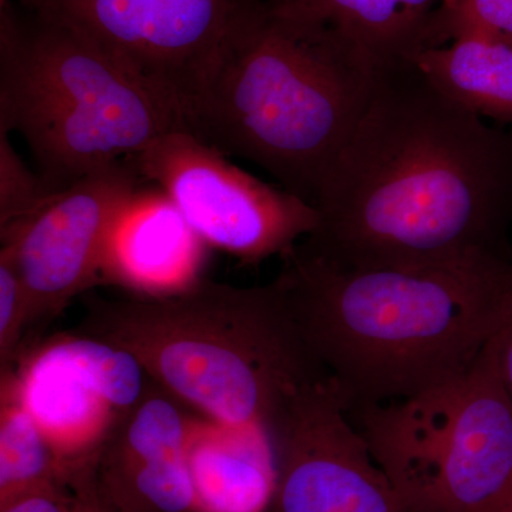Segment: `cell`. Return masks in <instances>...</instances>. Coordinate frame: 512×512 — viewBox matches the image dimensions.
I'll return each instance as SVG.
<instances>
[{"instance_id": "obj_17", "label": "cell", "mask_w": 512, "mask_h": 512, "mask_svg": "<svg viewBox=\"0 0 512 512\" xmlns=\"http://www.w3.org/2000/svg\"><path fill=\"white\" fill-rule=\"evenodd\" d=\"M47 343L117 413L133 407L146 393L150 377L127 350L80 333Z\"/></svg>"}, {"instance_id": "obj_12", "label": "cell", "mask_w": 512, "mask_h": 512, "mask_svg": "<svg viewBox=\"0 0 512 512\" xmlns=\"http://www.w3.org/2000/svg\"><path fill=\"white\" fill-rule=\"evenodd\" d=\"M207 248L163 190L140 187L111 228L101 282L144 298L175 295L204 281Z\"/></svg>"}, {"instance_id": "obj_15", "label": "cell", "mask_w": 512, "mask_h": 512, "mask_svg": "<svg viewBox=\"0 0 512 512\" xmlns=\"http://www.w3.org/2000/svg\"><path fill=\"white\" fill-rule=\"evenodd\" d=\"M448 99L481 119L512 124V46L464 37L410 59Z\"/></svg>"}, {"instance_id": "obj_20", "label": "cell", "mask_w": 512, "mask_h": 512, "mask_svg": "<svg viewBox=\"0 0 512 512\" xmlns=\"http://www.w3.org/2000/svg\"><path fill=\"white\" fill-rule=\"evenodd\" d=\"M50 194L40 175L18 156L9 133L0 131V228L28 215Z\"/></svg>"}, {"instance_id": "obj_4", "label": "cell", "mask_w": 512, "mask_h": 512, "mask_svg": "<svg viewBox=\"0 0 512 512\" xmlns=\"http://www.w3.org/2000/svg\"><path fill=\"white\" fill-rule=\"evenodd\" d=\"M76 333L131 353L157 386L212 423L271 433L289 404L330 379L272 281H201L161 298L84 299Z\"/></svg>"}, {"instance_id": "obj_21", "label": "cell", "mask_w": 512, "mask_h": 512, "mask_svg": "<svg viewBox=\"0 0 512 512\" xmlns=\"http://www.w3.org/2000/svg\"><path fill=\"white\" fill-rule=\"evenodd\" d=\"M29 303L25 286L8 256L0 252V365L10 372L28 333Z\"/></svg>"}, {"instance_id": "obj_16", "label": "cell", "mask_w": 512, "mask_h": 512, "mask_svg": "<svg viewBox=\"0 0 512 512\" xmlns=\"http://www.w3.org/2000/svg\"><path fill=\"white\" fill-rule=\"evenodd\" d=\"M64 463L29 410L2 387L0 503L56 476Z\"/></svg>"}, {"instance_id": "obj_18", "label": "cell", "mask_w": 512, "mask_h": 512, "mask_svg": "<svg viewBox=\"0 0 512 512\" xmlns=\"http://www.w3.org/2000/svg\"><path fill=\"white\" fill-rule=\"evenodd\" d=\"M464 37L512 46V0H441L424 30L423 49Z\"/></svg>"}, {"instance_id": "obj_25", "label": "cell", "mask_w": 512, "mask_h": 512, "mask_svg": "<svg viewBox=\"0 0 512 512\" xmlns=\"http://www.w3.org/2000/svg\"><path fill=\"white\" fill-rule=\"evenodd\" d=\"M33 2V0H25V3Z\"/></svg>"}, {"instance_id": "obj_5", "label": "cell", "mask_w": 512, "mask_h": 512, "mask_svg": "<svg viewBox=\"0 0 512 512\" xmlns=\"http://www.w3.org/2000/svg\"><path fill=\"white\" fill-rule=\"evenodd\" d=\"M35 12L0 8V131H18L49 192L128 160L173 131L177 113L94 40Z\"/></svg>"}, {"instance_id": "obj_14", "label": "cell", "mask_w": 512, "mask_h": 512, "mask_svg": "<svg viewBox=\"0 0 512 512\" xmlns=\"http://www.w3.org/2000/svg\"><path fill=\"white\" fill-rule=\"evenodd\" d=\"M352 43L377 67L409 62L441 0H266Z\"/></svg>"}, {"instance_id": "obj_6", "label": "cell", "mask_w": 512, "mask_h": 512, "mask_svg": "<svg viewBox=\"0 0 512 512\" xmlns=\"http://www.w3.org/2000/svg\"><path fill=\"white\" fill-rule=\"evenodd\" d=\"M409 512H497L512 490V402L495 336L464 375L349 410Z\"/></svg>"}, {"instance_id": "obj_3", "label": "cell", "mask_w": 512, "mask_h": 512, "mask_svg": "<svg viewBox=\"0 0 512 512\" xmlns=\"http://www.w3.org/2000/svg\"><path fill=\"white\" fill-rule=\"evenodd\" d=\"M376 77L375 63L329 29L266 0H237L185 128L315 205L369 106Z\"/></svg>"}, {"instance_id": "obj_11", "label": "cell", "mask_w": 512, "mask_h": 512, "mask_svg": "<svg viewBox=\"0 0 512 512\" xmlns=\"http://www.w3.org/2000/svg\"><path fill=\"white\" fill-rule=\"evenodd\" d=\"M191 421L177 399L148 383L114 419L89 458L93 483L116 512H198L188 443Z\"/></svg>"}, {"instance_id": "obj_1", "label": "cell", "mask_w": 512, "mask_h": 512, "mask_svg": "<svg viewBox=\"0 0 512 512\" xmlns=\"http://www.w3.org/2000/svg\"><path fill=\"white\" fill-rule=\"evenodd\" d=\"M301 245L349 268L505 256L512 131L487 126L402 62L377 70L355 133L320 185Z\"/></svg>"}, {"instance_id": "obj_10", "label": "cell", "mask_w": 512, "mask_h": 512, "mask_svg": "<svg viewBox=\"0 0 512 512\" xmlns=\"http://www.w3.org/2000/svg\"><path fill=\"white\" fill-rule=\"evenodd\" d=\"M269 436L276 484L268 512H409L332 380L303 390Z\"/></svg>"}, {"instance_id": "obj_22", "label": "cell", "mask_w": 512, "mask_h": 512, "mask_svg": "<svg viewBox=\"0 0 512 512\" xmlns=\"http://www.w3.org/2000/svg\"><path fill=\"white\" fill-rule=\"evenodd\" d=\"M495 348L501 380L512 402V303L503 325L495 335Z\"/></svg>"}, {"instance_id": "obj_9", "label": "cell", "mask_w": 512, "mask_h": 512, "mask_svg": "<svg viewBox=\"0 0 512 512\" xmlns=\"http://www.w3.org/2000/svg\"><path fill=\"white\" fill-rule=\"evenodd\" d=\"M237 0H33L89 36L183 119ZM187 130V128H185Z\"/></svg>"}, {"instance_id": "obj_19", "label": "cell", "mask_w": 512, "mask_h": 512, "mask_svg": "<svg viewBox=\"0 0 512 512\" xmlns=\"http://www.w3.org/2000/svg\"><path fill=\"white\" fill-rule=\"evenodd\" d=\"M0 512H116L101 498L89 463L64 464L45 481L0 503Z\"/></svg>"}, {"instance_id": "obj_24", "label": "cell", "mask_w": 512, "mask_h": 512, "mask_svg": "<svg viewBox=\"0 0 512 512\" xmlns=\"http://www.w3.org/2000/svg\"><path fill=\"white\" fill-rule=\"evenodd\" d=\"M9 0H0V8H5L8 5Z\"/></svg>"}, {"instance_id": "obj_8", "label": "cell", "mask_w": 512, "mask_h": 512, "mask_svg": "<svg viewBox=\"0 0 512 512\" xmlns=\"http://www.w3.org/2000/svg\"><path fill=\"white\" fill-rule=\"evenodd\" d=\"M141 181L130 158L116 161L53 192L28 215L0 228V252L15 266L28 296L26 336L100 284L111 228Z\"/></svg>"}, {"instance_id": "obj_23", "label": "cell", "mask_w": 512, "mask_h": 512, "mask_svg": "<svg viewBox=\"0 0 512 512\" xmlns=\"http://www.w3.org/2000/svg\"><path fill=\"white\" fill-rule=\"evenodd\" d=\"M497 512H512V490L511 493L508 494V497L505 498L503 505H501L500 510Z\"/></svg>"}, {"instance_id": "obj_7", "label": "cell", "mask_w": 512, "mask_h": 512, "mask_svg": "<svg viewBox=\"0 0 512 512\" xmlns=\"http://www.w3.org/2000/svg\"><path fill=\"white\" fill-rule=\"evenodd\" d=\"M130 160L208 247L242 261L282 256L318 228L311 202L258 180L187 131L164 134Z\"/></svg>"}, {"instance_id": "obj_2", "label": "cell", "mask_w": 512, "mask_h": 512, "mask_svg": "<svg viewBox=\"0 0 512 512\" xmlns=\"http://www.w3.org/2000/svg\"><path fill=\"white\" fill-rule=\"evenodd\" d=\"M274 282L346 412L413 399L464 375L512 303V261L349 268L302 247Z\"/></svg>"}, {"instance_id": "obj_13", "label": "cell", "mask_w": 512, "mask_h": 512, "mask_svg": "<svg viewBox=\"0 0 512 512\" xmlns=\"http://www.w3.org/2000/svg\"><path fill=\"white\" fill-rule=\"evenodd\" d=\"M188 467L198 512H268L276 460L265 430L194 423Z\"/></svg>"}]
</instances>
